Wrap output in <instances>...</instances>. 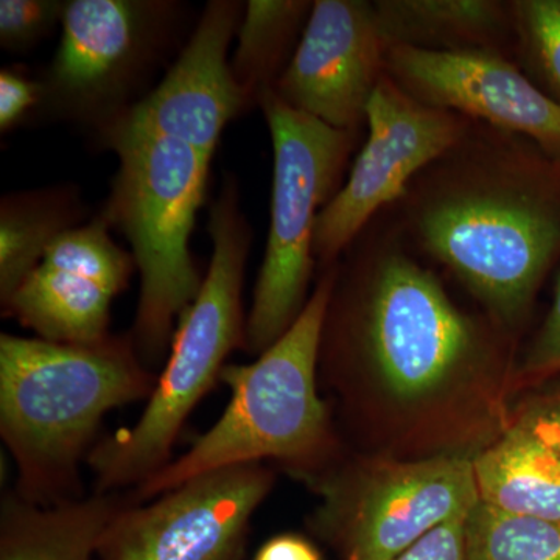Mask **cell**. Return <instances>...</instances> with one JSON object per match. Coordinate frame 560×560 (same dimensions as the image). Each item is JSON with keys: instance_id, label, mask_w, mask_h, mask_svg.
I'll return each instance as SVG.
<instances>
[{"instance_id": "5bb4252c", "label": "cell", "mask_w": 560, "mask_h": 560, "mask_svg": "<svg viewBox=\"0 0 560 560\" xmlns=\"http://www.w3.org/2000/svg\"><path fill=\"white\" fill-rule=\"evenodd\" d=\"M385 72L425 105L515 132L560 158V105L511 58L386 46Z\"/></svg>"}, {"instance_id": "603a6c76", "label": "cell", "mask_w": 560, "mask_h": 560, "mask_svg": "<svg viewBox=\"0 0 560 560\" xmlns=\"http://www.w3.org/2000/svg\"><path fill=\"white\" fill-rule=\"evenodd\" d=\"M61 0H0V44L3 49H31L54 32L65 16Z\"/></svg>"}, {"instance_id": "ffe728a7", "label": "cell", "mask_w": 560, "mask_h": 560, "mask_svg": "<svg viewBox=\"0 0 560 560\" xmlns=\"http://www.w3.org/2000/svg\"><path fill=\"white\" fill-rule=\"evenodd\" d=\"M312 9L311 0L245 3L231 70L248 108L260 106L264 95L275 91L300 44Z\"/></svg>"}, {"instance_id": "8992f818", "label": "cell", "mask_w": 560, "mask_h": 560, "mask_svg": "<svg viewBox=\"0 0 560 560\" xmlns=\"http://www.w3.org/2000/svg\"><path fill=\"white\" fill-rule=\"evenodd\" d=\"M98 135L119 158L101 215L131 243L140 294L130 337L150 370L172 349L176 319L202 287L189 243L205 201L210 158L178 140L117 125Z\"/></svg>"}, {"instance_id": "7402d4cb", "label": "cell", "mask_w": 560, "mask_h": 560, "mask_svg": "<svg viewBox=\"0 0 560 560\" xmlns=\"http://www.w3.org/2000/svg\"><path fill=\"white\" fill-rule=\"evenodd\" d=\"M515 62L560 105V0H511Z\"/></svg>"}, {"instance_id": "ac0fdd59", "label": "cell", "mask_w": 560, "mask_h": 560, "mask_svg": "<svg viewBox=\"0 0 560 560\" xmlns=\"http://www.w3.org/2000/svg\"><path fill=\"white\" fill-rule=\"evenodd\" d=\"M478 500L521 517L560 523V455L528 431L508 430L471 456Z\"/></svg>"}, {"instance_id": "83f0119b", "label": "cell", "mask_w": 560, "mask_h": 560, "mask_svg": "<svg viewBox=\"0 0 560 560\" xmlns=\"http://www.w3.org/2000/svg\"><path fill=\"white\" fill-rule=\"evenodd\" d=\"M254 560H323V556L300 534H279L261 545Z\"/></svg>"}, {"instance_id": "ba28073f", "label": "cell", "mask_w": 560, "mask_h": 560, "mask_svg": "<svg viewBox=\"0 0 560 560\" xmlns=\"http://www.w3.org/2000/svg\"><path fill=\"white\" fill-rule=\"evenodd\" d=\"M319 504L308 525L341 560H394L478 504L471 456L338 459L307 481Z\"/></svg>"}, {"instance_id": "cb8c5ba5", "label": "cell", "mask_w": 560, "mask_h": 560, "mask_svg": "<svg viewBox=\"0 0 560 560\" xmlns=\"http://www.w3.org/2000/svg\"><path fill=\"white\" fill-rule=\"evenodd\" d=\"M556 377H560V278L550 311L515 364L514 390L534 388Z\"/></svg>"}, {"instance_id": "6da1fadb", "label": "cell", "mask_w": 560, "mask_h": 560, "mask_svg": "<svg viewBox=\"0 0 560 560\" xmlns=\"http://www.w3.org/2000/svg\"><path fill=\"white\" fill-rule=\"evenodd\" d=\"M514 342L378 215L337 261L318 372L349 422L397 452L475 456L510 427Z\"/></svg>"}, {"instance_id": "4fadbf2b", "label": "cell", "mask_w": 560, "mask_h": 560, "mask_svg": "<svg viewBox=\"0 0 560 560\" xmlns=\"http://www.w3.org/2000/svg\"><path fill=\"white\" fill-rule=\"evenodd\" d=\"M386 43L366 0H315L275 92L291 108L329 127L360 132L385 75Z\"/></svg>"}, {"instance_id": "d4e9b609", "label": "cell", "mask_w": 560, "mask_h": 560, "mask_svg": "<svg viewBox=\"0 0 560 560\" xmlns=\"http://www.w3.org/2000/svg\"><path fill=\"white\" fill-rule=\"evenodd\" d=\"M510 425L528 431L560 455V382L534 390L511 407Z\"/></svg>"}, {"instance_id": "7c38bea8", "label": "cell", "mask_w": 560, "mask_h": 560, "mask_svg": "<svg viewBox=\"0 0 560 560\" xmlns=\"http://www.w3.org/2000/svg\"><path fill=\"white\" fill-rule=\"evenodd\" d=\"M102 215L60 235L27 276L2 315L61 345L108 337L110 304L127 289L136 260L109 234Z\"/></svg>"}, {"instance_id": "9c48e42d", "label": "cell", "mask_w": 560, "mask_h": 560, "mask_svg": "<svg viewBox=\"0 0 560 560\" xmlns=\"http://www.w3.org/2000/svg\"><path fill=\"white\" fill-rule=\"evenodd\" d=\"M178 3L70 0L40 105L97 131L136 105L178 22Z\"/></svg>"}, {"instance_id": "5b68a950", "label": "cell", "mask_w": 560, "mask_h": 560, "mask_svg": "<svg viewBox=\"0 0 560 560\" xmlns=\"http://www.w3.org/2000/svg\"><path fill=\"white\" fill-rule=\"evenodd\" d=\"M209 234L213 253L208 275L197 300L180 316L145 411L135 425L110 434L88 455L95 492L135 489L164 469L190 412L220 381L228 355L245 348L242 290L253 232L232 176L210 208Z\"/></svg>"}, {"instance_id": "7a4b0ae2", "label": "cell", "mask_w": 560, "mask_h": 560, "mask_svg": "<svg viewBox=\"0 0 560 560\" xmlns=\"http://www.w3.org/2000/svg\"><path fill=\"white\" fill-rule=\"evenodd\" d=\"M390 209L411 249L455 276L515 340L560 261V158L471 120Z\"/></svg>"}, {"instance_id": "30bf717a", "label": "cell", "mask_w": 560, "mask_h": 560, "mask_svg": "<svg viewBox=\"0 0 560 560\" xmlns=\"http://www.w3.org/2000/svg\"><path fill=\"white\" fill-rule=\"evenodd\" d=\"M470 124L458 113L419 102L385 73L368 105L366 142L316 221V264H337L361 232L396 205L411 180L452 149Z\"/></svg>"}, {"instance_id": "44dd1931", "label": "cell", "mask_w": 560, "mask_h": 560, "mask_svg": "<svg viewBox=\"0 0 560 560\" xmlns=\"http://www.w3.org/2000/svg\"><path fill=\"white\" fill-rule=\"evenodd\" d=\"M467 560H560V523L521 517L478 501L466 521Z\"/></svg>"}, {"instance_id": "484cf974", "label": "cell", "mask_w": 560, "mask_h": 560, "mask_svg": "<svg viewBox=\"0 0 560 560\" xmlns=\"http://www.w3.org/2000/svg\"><path fill=\"white\" fill-rule=\"evenodd\" d=\"M43 83L33 81L16 69L3 68L0 72V130L10 131L28 110L40 105Z\"/></svg>"}, {"instance_id": "2e32d148", "label": "cell", "mask_w": 560, "mask_h": 560, "mask_svg": "<svg viewBox=\"0 0 560 560\" xmlns=\"http://www.w3.org/2000/svg\"><path fill=\"white\" fill-rule=\"evenodd\" d=\"M374 9L386 46L515 61L511 0H375Z\"/></svg>"}, {"instance_id": "8fae6325", "label": "cell", "mask_w": 560, "mask_h": 560, "mask_svg": "<svg viewBox=\"0 0 560 560\" xmlns=\"http://www.w3.org/2000/svg\"><path fill=\"white\" fill-rule=\"evenodd\" d=\"M275 474L260 463L198 475L119 511L98 545L101 560H243L254 512Z\"/></svg>"}, {"instance_id": "e0dca14e", "label": "cell", "mask_w": 560, "mask_h": 560, "mask_svg": "<svg viewBox=\"0 0 560 560\" xmlns=\"http://www.w3.org/2000/svg\"><path fill=\"white\" fill-rule=\"evenodd\" d=\"M130 493L95 492L86 499L39 506L16 490L0 504V560H92Z\"/></svg>"}, {"instance_id": "3957f363", "label": "cell", "mask_w": 560, "mask_h": 560, "mask_svg": "<svg viewBox=\"0 0 560 560\" xmlns=\"http://www.w3.org/2000/svg\"><path fill=\"white\" fill-rule=\"evenodd\" d=\"M130 335L91 345L0 337V434L18 493L39 506L81 499L80 463L103 416L153 394Z\"/></svg>"}, {"instance_id": "9a60e30c", "label": "cell", "mask_w": 560, "mask_h": 560, "mask_svg": "<svg viewBox=\"0 0 560 560\" xmlns=\"http://www.w3.org/2000/svg\"><path fill=\"white\" fill-rule=\"evenodd\" d=\"M243 11L245 3L210 0L160 84L108 125L178 140L212 160L226 125L248 108L228 60Z\"/></svg>"}, {"instance_id": "277c9868", "label": "cell", "mask_w": 560, "mask_h": 560, "mask_svg": "<svg viewBox=\"0 0 560 560\" xmlns=\"http://www.w3.org/2000/svg\"><path fill=\"white\" fill-rule=\"evenodd\" d=\"M337 264L323 268L300 318L250 364H226L220 382L231 400L215 425L179 458L131 490L136 503L187 480L265 459L304 481L340 459L329 407L318 394L319 345Z\"/></svg>"}, {"instance_id": "d6986e66", "label": "cell", "mask_w": 560, "mask_h": 560, "mask_svg": "<svg viewBox=\"0 0 560 560\" xmlns=\"http://www.w3.org/2000/svg\"><path fill=\"white\" fill-rule=\"evenodd\" d=\"M79 194L69 189L5 195L0 205V304L43 260L60 235L80 226Z\"/></svg>"}, {"instance_id": "4316f807", "label": "cell", "mask_w": 560, "mask_h": 560, "mask_svg": "<svg viewBox=\"0 0 560 560\" xmlns=\"http://www.w3.org/2000/svg\"><path fill=\"white\" fill-rule=\"evenodd\" d=\"M466 518L444 523L394 560H467Z\"/></svg>"}, {"instance_id": "52a82bcc", "label": "cell", "mask_w": 560, "mask_h": 560, "mask_svg": "<svg viewBox=\"0 0 560 560\" xmlns=\"http://www.w3.org/2000/svg\"><path fill=\"white\" fill-rule=\"evenodd\" d=\"M260 108L270 130L275 168L267 250L246 316L243 349L254 355L289 331L311 298L316 221L341 189L360 136L291 108L275 91L264 95Z\"/></svg>"}]
</instances>
